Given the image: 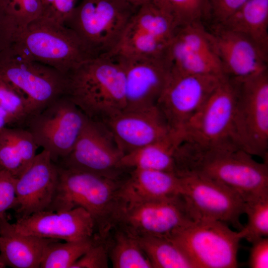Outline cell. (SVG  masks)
<instances>
[{
  "label": "cell",
  "instance_id": "cell-13",
  "mask_svg": "<svg viewBox=\"0 0 268 268\" xmlns=\"http://www.w3.org/2000/svg\"><path fill=\"white\" fill-rule=\"evenodd\" d=\"M194 220L181 195L166 199L122 203L117 223L135 236L168 237Z\"/></svg>",
  "mask_w": 268,
  "mask_h": 268
},
{
  "label": "cell",
  "instance_id": "cell-25",
  "mask_svg": "<svg viewBox=\"0 0 268 268\" xmlns=\"http://www.w3.org/2000/svg\"><path fill=\"white\" fill-rule=\"evenodd\" d=\"M218 26L244 35L268 56V0H247Z\"/></svg>",
  "mask_w": 268,
  "mask_h": 268
},
{
  "label": "cell",
  "instance_id": "cell-22",
  "mask_svg": "<svg viewBox=\"0 0 268 268\" xmlns=\"http://www.w3.org/2000/svg\"><path fill=\"white\" fill-rule=\"evenodd\" d=\"M181 177L164 171L134 169L122 182L119 190L122 203L166 199L180 195Z\"/></svg>",
  "mask_w": 268,
  "mask_h": 268
},
{
  "label": "cell",
  "instance_id": "cell-41",
  "mask_svg": "<svg viewBox=\"0 0 268 268\" xmlns=\"http://www.w3.org/2000/svg\"><path fill=\"white\" fill-rule=\"evenodd\" d=\"M137 7H139L146 3L154 1L155 0H123Z\"/></svg>",
  "mask_w": 268,
  "mask_h": 268
},
{
  "label": "cell",
  "instance_id": "cell-21",
  "mask_svg": "<svg viewBox=\"0 0 268 268\" xmlns=\"http://www.w3.org/2000/svg\"><path fill=\"white\" fill-rule=\"evenodd\" d=\"M117 54L120 58L124 72L125 109L156 106L170 75L162 60Z\"/></svg>",
  "mask_w": 268,
  "mask_h": 268
},
{
  "label": "cell",
  "instance_id": "cell-10",
  "mask_svg": "<svg viewBox=\"0 0 268 268\" xmlns=\"http://www.w3.org/2000/svg\"><path fill=\"white\" fill-rule=\"evenodd\" d=\"M87 119L64 95L33 115L25 128L32 134L39 147L48 151L56 163L71 151Z\"/></svg>",
  "mask_w": 268,
  "mask_h": 268
},
{
  "label": "cell",
  "instance_id": "cell-30",
  "mask_svg": "<svg viewBox=\"0 0 268 268\" xmlns=\"http://www.w3.org/2000/svg\"><path fill=\"white\" fill-rule=\"evenodd\" d=\"M0 107L12 119L14 127L26 128L34 115L26 97L13 85L0 78Z\"/></svg>",
  "mask_w": 268,
  "mask_h": 268
},
{
  "label": "cell",
  "instance_id": "cell-39",
  "mask_svg": "<svg viewBox=\"0 0 268 268\" xmlns=\"http://www.w3.org/2000/svg\"><path fill=\"white\" fill-rule=\"evenodd\" d=\"M252 244L249 259V267L251 268H268V237L261 238Z\"/></svg>",
  "mask_w": 268,
  "mask_h": 268
},
{
  "label": "cell",
  "instance_id": "cell-38",
  "mask_svg": "<svg viewBox=\"0 0 268 268\" xmlns=\"http://www.w3.org/2000/svg\"><path fill=\"white\" fill-rule=\"evenodd\" d=\"M16 179L8 172L0 169V222L5 213L13 209L16 201Z\"/></svg>",
  "mask_w": 268,
  "mask_h": 268
},
{
  "label": "cell",
  "instance_id": "cell-19",
  "mask_svg": "<svg viewBox=\"0 0 268 268\" xmlns=\"http://www.w3.org/2000/svg\"><path fill=\"white\" fill-rule=\"evenodd\" d=\"M124 154L160 140L171 132L156 106L124 109L102 121Z\"/></svg>",
  "mask_w": 268,
  "mask_h": 268
},
{
  "label": "cell",
  "instance_id": "cell-12",
  "mask_svg": "<svg viewBox=\"0 0 268 268\" xmlns=\"http://www.w3.org/2000/svg\"><path fill=\"white\" fill-rule=\"evenodd\" d=\"M225 75L170 73L156 106L171 133L180 137Z\"/></svg>",
  "mask_w": 268,
  "mask_h": 268
},
{
  "label": "cell",
  "instance_id": "cell-27",
  "mask_svg": "<svg viewBox=\"0 0 268 268\" xmlns=\"http://www.w3.org/2000/svg\"><path fill=\"white\" fill-rule=\"evenodd\" d=\"M136 237L153 268H194L184 252L168 238L154 235Z\"/></svg>",
  "mask_w": 268,
  "mask_h": 268
},
{
  "label": "cell",
  "instance_id": "cell-36",
  "mask_svg": "<svg viewBox=\"0 0 268 268\" xmlns=\"http://www.w3.org/2000/svg\"><path fill=\"white\" fill-rule=\"evenodd\" d=\"M21 30L0 1V55L14 44Z\"/></svg>",
  "mask_w": 268,
  "mask_h": 268
},
{
  "label": "cell",
  "instance_id": "cell-9",
  "mask_svg": "<svg viewBox=\"0 0 268 268\" xmlns=\"http://www.w3.org/2000/svg\"><path fill=\"white\" fill-rule=\"evenodd\" d=\"M179 26L155 0L144 4L130 20L115 53L129 57L162 59Z\"/></svg>",
  "mask_w": 268,
  "mask_h": 268
},
{
  "label": "cell",
  "instance_id": "cell-33",
  "mask_svg": "<svg viewBox=\"0 0 268 268\" xmlns=\"http://www.w3.org/2000/svg\"><path fill=\"white\" fill-rule=\"evenodd\" d=\"M247 0H205L201 23L205 27L222 25Z\"/></svg>",
  "mask_w": 268,
  "mask_h": 268
},
{
  "label": "cell",
  "instance_id": "cell-37",
  "mask_svg": "<svg viewBox=\"0 0 268 268\" xmlns=\"http://www.w3.org/2000/svg\"><path fill=\"white\" fill-rule=\"evenodd\" d=\"M80 0H42L41 15L64 23Z\"/></svg>",
  "mask_w": 268,
  "mask_h": 268
},
{
  "label": "cell",
  "instance_id": "cell-18",
  "mask_svg": "<svg viewBox=\"0 0 268 268\" xmlns=\"http://www.w3.org/2000/svg\"><path fill=\"white\" fill-rule=\"evenodd\" d=\"M204 27L225 76L241 78L268 70V56L248 38L222 26Z\"/></svg>",
  "mask_w": 268,
  "mask_h": 268
},
{
  "label": "cell",
  "instance_id": "cell-34",
  "mask_svg": "<svg viewBox=\"0 0 268 268\" xmlns=\"http://www.w3.org/2000/svg\"><path fill=\"white\" fill-rule=\"evenodd\" d=\"M7 12L16 21L22 30L31 21L41 16L42 0H0Z\"/></svg>",
  "mask_w": 268,
  "mask_h": 268
},
{
  "label": "cell",
  "instance_id": "cell-1",
  "mask_svg": "<svg viewBox=\"0 0 268 268\" xmlns=\"http://www.w3.org/2000/svg\"><path fill=\"white\" fill-rule=\"evenodd\" d=\"M232 141L190 143L186 150L190 173L211 179L238 194L245 202L268 198V162H259Z\"/></svg>",
  "mask_w": 268,
  "mask_h": 268
},
{
  "label": "cell",
  "instance_id": "cell-15",
  "mask_svg": "<svg viewBox=\"0 0 268 268\" xmlns=\"http://www.w3.org/2000/svg\"><path fill=\"white\" fill-rule=\"evenodd\" d=\"M236 94L235 80L224 76L184 129L182 141L209 144L232 140Z\"/></svg>",
  "mask_w": 268,
  "mask_h": 268
},
{
  "label": "cell",
  "instance_id": "cell-28",
  "mask_svg": "<svg viewBox=\"0 0 268 268\" xmlns=\"http://www.w3.org/2000/svg\"><path fill=\"white\" fill-rule=\"evenodd\" d=\"M109 256L115 268H153L136 236L122 230L116 234Z\"/></svg>",
  "mask_w": 268,
  "mask_h": 268
},
{
  "label": "cell",
  "instance_id": "cell-11",
  "mask_svg": "<svg viewBox=\"0 0 268 268\" xmlns=\"http://www.w3.org/2000/svg\"><path fill=\"white\" fill-rule=\"evenodd\" d=\"M180 195L195 220L219 221L241 230L245 201L236 193L211 179L191 173L181 176Z\"/></svg>",
  "mask_w": 268,
  "mask_h": 268
},
{
  "label": "cell",
  "instance_id": "cell-4",
  "mask_svg": "<svg viewBox=\"0 0 268 268\" xmlns=\"http://www.w3.org/2000/svg\"><path fill=\"white\" fill-rule=\"evenodd\" d=\"M12 46L27 58L66 75L92 58L73 30L63 23L42 15L20 31Z\"/></svg>",
  "mask_w": 268,
  "mask_h": 268
},
{
  "label": "cell",
  "instance_id": "cell-23",
  "mask_svg": "<svg viewBox=\"0 0 268 268\" xmlns=\"http://www.w3.org/2000/svg\"><path fill=\"white\" fill-rule=\"evenodd\" d=\"M0 259L13 268H39L47 246L57 240L19 233L6 217L0 222Z\"/></svg>",
  "mask_w": 268,
  "mask_h": 268
},
{
  "label": "cell",
  "instance_id": "cell-29",
  "mask_svg": "<svg viewBox=\"0 0 268 268\" xmlns=\"http://www.w3.org/2000/svg\"><path fill=\"white\" fill-rule=\"evenodd\" d=\"M95 241L93 237L77 241L60 242L55 240L47 246L40 268H71Z\"/></svg>",
  "mask_w": 268,
  "mask_h": 268
},
{
  "label": "cell",
  "instance_id": "cell-7",
  "mask_svg": "<svg viewBox=\"0 0 268 268\" xmlns=\"http://www.w3.org/2000/svg\"><path fill=\"white\" fill-rule=\"evenodd\" d=\"M167 237L184 252L194 268H235L244 235L242 230L234 231L224 222L199 220Z\"/></svg>",
  "mask_w": 268,
  "mask_h": 268
},
{
  "label": "cell",
  "instance_id": "cell-32",
  "mask_svg": "<svg viewBox=\"0 0 268 268\" xmlns=\"http://www.w3.org/2000/svg\"><path fill=\"white\" fill-rule=\"evenodd\" d=\"M179 25L201 23L205 0H155Z\"/></svg>",
  "mask_w": 268,
  "mask_h": 268
},
{
  "label": "cell",
  "instance_id": "cell-16",
  "mask_svg": "<svg viewBox=\"0 0 268 268\" xmlns=\"http://www.w3.org/2000/svg\"><path fill=\"white\" fill-rule=\"evenodd\" d=\"M162 60L170 73L224 75L207 33L199 23L179 27Z\"/></svg>",
  "mask_w": 268,
  "mask_h": 268
},
{
  "label": "cell",
  "instance_id": "cell-3",
  "mask_svg": "<svg viewBox=\"0 0 268 268\" xmlns=\"http://www.w3.org/2000/svg\"><path fill=\"white\" fill-rule=\"evenodd\" d=\"M59 178L53 201L48 210L80 207L93 217L101 237L116 224L121 206L117 178L58 165Z\"/></svg>",
  "mask_w": 268,
  "mask_h": 268
},
{
  "label": "cell",
  "instance_id": "cell-14",
  "mask_svg": "<svg viewBox=\"0 0 268 268\" xmlns=\"http://www.w3.org/2000/svg\"><path fill=\"white\" fill-rule=\"evenodd\" d=\"M124 154L101 122L87 117L71 151L60 166L117 178Z\"/></svg>",
  "mask_w": 268,
  "mask_h": 268
},
{
  "label": "cell",
  "instance_id": "cell-40",
  "mask_svg": "<svg viewBox=\"0 0 268 268\" xmlns=\"http://www.w3.org/2000/svg\"><path fill=\"white\" fill-rule=\"evenodd\" d=\"M6 127H15L8 114L0 107V130Z\"/></svg>",
  "mask_w": 268,
  "mask_h": 268
},
{
  "label": "cell",
  "instance_id": "cell-42",
  "mask_svg": "<svg viewBox=\"0 0 268 268\" xmlns=\"http://www.w3.org/2000/svg\"><path fill=\"white\" fill-rule=\"evenodd\" d=\"M6 267L4 264L2 263L0 259V268H3Z\"/></svg>",
  "mask_w": 268,
  "mask_h": 268
},
{
  "label": "cell",
  "instance_id": "cell-26",
  "mask_svg": "<svg viewBox=\"0 0 268 268\" xmlns=\"http://www.w3.org/2000/svg\"><path fill=\"white\" fill-rule=\"evenodd\" d=\"M181 141L179 136L171 133L160 140L123 155L120 167L123 169L156 170L177 174L176 153Z\"/></svg>",
  "mask_w": 268,
  "mask_h": 268
},
{
  "label": "cell",
  "instance_id": "cell-43",
  "mask_svg": "<svg viewBox=\"0 0 268 268\" xmlns=\"http://www.w3.org/2000/svg\"></svg>",
  "mask_w": 268,
  "mask_h": 268
},
{
  "label": "cell",
  "instance_id": "cell-31",
  "mask_svg": "<svg viewBox=\"0 0 268 268\" xmlns=\"http://www.w3.org/2000/svg\"><path fill=\"white\" fill-rule=\"evenodd\" d=\"M244 213L248 221L241 229L244 238L249 242L268 236V198L259 199L245 203Z\"/></svg>",
  "mask_w": 268,
  "mask_h": 268
},
{
  "label": "cell",
  "instance_id": "cell-17",
  "mask_svg": "<svg viewBox=\"0 0 268 268\" xmlns=\"http://www.w3.org/2000/svg\"><path fill=\"white\" fill-rule=\"evenodd\" d=\"M58 178V165L49 153L43 149L16 179V201L13 209L17 219L48 210L55 196Z\"/></svg>",
  "mask_w": 268,
  "mask_h": 268
},
{
  "label": "cell",
  "instance_id": "cell-2",
  "mask_svg": "<svg viewBox=\"0 0 268 268\" xmlns=\"http://www.w3.org/2000/svg\"><path fill=\"white\" fill-rule=\"evenodd\" d=\"M66 79L65 95L88 118L102 122L126 108L124 72L116 53L83 62Z\"/></svg>",
  "mask_w": 268,
  "mask_h": 268
},
{
  "label": "cell",
  "instance_id": "cell-35",
  "mask_svg": "<svg viewBox=\"0 0 268 268\" xmlns=\"http://www.w3.org/2000/svg\"><path fill=\"white\" fill-rule=\"evenodd\" d=\"M107 247L95 241L93 245L74 264L71 268H108Z\"/></svg>",
  "mask_w": 268,
  "mask_h": 268
},
{
  "label": "cell",
  "instance_id": "cell-24",
  "mask_svg": "<svg viewBox=\"0 0 268 268\" xmlns=\"http://www.w3.org/2000/svg\"><path fill=\"white\" fill-rule=\"evenodd\" d=\"M39 146L25 128L0 130V169L18 178L31 164Z\"/></svg>",
  "mask_w": 268,
  "mask_h": 268
},
{
  "label": "cell",
  "instance_id": "cell-6",
  "mask_svg": "<svg viewBox=\"0 0 268 268\" xmlns=\"http://www.w3.org/2000/svg\"><path fill=\"white\" fill-rule=\"evenodd\" d=\"M233 79L237 94L231 139L249 154L268 162V69Z\"/></svg>",
  "mask_w": 268,
  "mask_h": 268
},
{
  "label": "cell",
  "instance_id": "cell-20",
  "mask_svg": "<svg viewBox=\"0 0 268 268\" xmlns=\"http://www.w3.org/2000/svg\"><path fill=\"white\" fill-rule=\"evenodd\" d=\"M11 225L15 231L22 234L64 241L91 238L96 229L92 216L80 207L40 211L18 218Z\"/></svg>",
  "mask_w": 268,
  "mask_h": 268
},
{
  "label": "cell",
  "instance_id": "cell-8",
  "mask_svg": "<svg viewBox=\"0 0 268 268\" xmlns=\"http://www.w3.org/2000/svg\"><path fill=\"white\" fill-rule=\"evenodd\" d=\"M0 78L26 97L34 115L66 92V75L27 58L12 46L0 55Z\"/></svg>",
  "mask_w": 268,
  "mask_h": 268
},
{
  "label": "cell",
  "instance_id": "cell-5",
  "mask_svg": "<svg viewBox=\"0 0 268 268\" xmlns=\"http://www.w3.org/2000/svg\"><path fill=\"white\" fill-rule=\"evenodd\" d=\"M138 7L123 0H80L64 24L81 40L92 58L114 54Z\"/></svg>",
  "mask_w": 268,
  "mask_h": 268
}]
</instances>
